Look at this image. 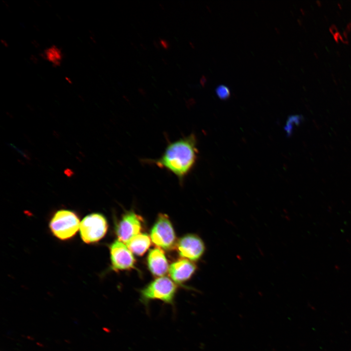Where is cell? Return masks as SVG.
<instances>
[{"label": "cell", "mask_w": 351, "mask_h": 351, "mask_svg": "<svg viewBox=\"0 0 351 351\" xmlns=\"http://www.w3.org/2000/svg\"><path fill=\"white\" fill-rule=\"evenodd\" d=\"M108 223L101 214L93 213L86 215L80 224L79 232L82 240L86 243L100 240L106 234Z\"/></svg>", "instance_id": "cell-4"}, {"label": "cell", "mask_w": 351, "mask_h": 351, "mask_svg": "<svg viewBox=\"0 0 351 351\" xmlns=\"http://www.w3.org/2000/svg\"><path fill=\"white\" fill-rule=\"evenodd\" d=\"M215 91L218 97L222 100L227 99L230 97V89L225 85L221 84L217 86Z\"/></svg>", "instance_id": "cell-13"}, {"label": "cell", "mask_w": 351, "mask_h": 351, "mask_svg": "<svg viewBox=\"0 0 351 351\" xmlns=\"http://www.w3.org/2000/svg\"><path fill=\"white\" fill-rule=\"evenodd\" d=\"M152 242L158 247L170 250L176 245V237L172 223L167 215L160 214L150 234Z\"/></svg>", "instance_id": "cell-5"}, {"label": "cell", "mask_w": 351, "mask_h": 351, "mask_svg": "<svg viewBox=\"0 0 351 351\" xmlns=\"http://www.w3.org/2000/svg\"><path fill=\"white\" fill-rule=\"evenodd\" d=\"M162 60L165 64H167V61L164 58H162Z\"/></svg>", "instance_id": "cell-18"}, {"label": "cell", "mask_w": 351, "mask_h": 351, "mask_svg": "<svg viewBox=\"0 0 351 351\" xmlns=\"http://www.w3.org/2000/svg\"><path fill=\"white\" fill-rule=\"evenodd\" d=\"M151 245L150 237L146 234H139L131 238L126 245L132 253L140 256L148 250Z\"/></svg>", "instance_id": "cell-11"}, {"label": "cell", "mask_w": 351, "mask_h": 351, "mask_svg": "<svg viewBox=\"0 0 351 351\" xmlns=\"http://www.w3.org/2000/svg\"><path fill=\"white\" fill-rule=\"evenodd\" d=\"M159 44L160 46L165 50H168L170 48V44L165 39L159 38Z\"/></svg>", "instance_id": "cell-14"}, {"label": "cell", "mask_w": 351, "mask_h": 351, "mask_svg": "<svg viewBox=\"0 0 351 351\" xmlns=\"http://www.w3.org/2000/svg\"><path fill=\"white\" fill-rule=\"evenodd\" d=\"M198 153L196 136L191 134L168 144L159 158L148 160L173 173L182 184L194 167Z\"/></svg>", "instance_id": "cell-1"}, {"label": "cell", "mask_w": 351, "mask_h": 351, "mask_svg": "<svg viewBox=\"0 0 351 351\" xmlns=\"http://www.w3.org/2000/svg\"><path fill=\"white\" fill-rule=\"evenodd\" d=\"M153 44L156 49H159V44H158L156 40L153 41Z\"/></svg>", "instance_id": "cell-16"}, {"label": "cell", "mask_w": 351, "mask_h": 351, "mask_svg": "<svg viewBox=\"0 0 351 351\" xmlns=\"http://www.w3.org/2000/svg\"><path fill=\"white\" fill-rule=\"evenodd\" d=\"M140 45L142 46V47L144 49H146V48L145 47V46H144L141 43V44H140Z\"/></svg>", "instance_id": "cell-20"}, {"label": "cell", "mask_w": 351, "mask_h": 351, "mask_svg": "<svg viewBox=\"0 0 351 351\" xmlns=\"http://www.w3.org/2000/svg\"><path fill=\"white\" fill-rule=\"evenodd\" d=\"M79 219L73 211L60 210L52 216L49 227L53 234L61 240H67L73 237L80 226Z\"/></svg>", "instance_id": "cell-3"}, {"label": "cell", "mask_w": 351, "mask_h": 351, "mask_svg": "<svg viewBox=\"0 0 351 351\" xmlns=\"http://www.w3.org/2000/svg\"><path fill=\"white\" fill-rule=\"evenodd\" d=\"M112 269L115 271L129 270L135 268V259L124 243L117 240L110 246Z\"/></svg>", "instance_id": "cell-6"}, {"label": "cell", "mask_w": 351, "mask_h": 351, "mask_svg": "<svg viewBox=\"0 0 351 351\" xmlns=\"http://www.w3.org/2000/svg\"><path fill=\"white\" fill-rule=\"evenodd\" d=\"M147 264L151 273L156 276H162L169 270V266L163 251L159 248L150 251L147 257Z\"/></svg>", "instance_id": "cell-10"}, {"label": "cell", "mask_w": 351, "mask_h": 351, "mask_svg": "<svg viewBox=\"0 0 351 351\" xmlns=\"http://www.w3.org/2000/svg\"><path fill=\"white\" fill-rule=\"evenodd\" d=\"M177 286L170 278L159 277L140 291V301L146 307L153 300H160L173 306Z\"/></svg>", "instance_id": "cell-2"}, {"label": "cell", "mask_w": 351, "mask_h": 351, "mask_svg": "<svg viewBox=\"0 0 351 351\" xmlns=\"http://www.w3.org/2000/svg\"><path fill=\"white\" fill-rule=\"evenodd\" d=\"M142 223V218L134 212L125 213L116 227L118 240L127 243L131 238L140 234Z\"/></svg>", "instance_id": "cell-7"}, {"label": "cell", "mask_w": 351, "mask_h": 351, "mask_svg": "<svg viewBox=\"0 0 351 351\" xmlns=\"http://www.w3.org/2000/svg\"><path fill=\"white\" fill-rule=\"evenodd\" d=\"M194 263L187 259H178L173 262L169 268V274L173 280L178 284L189 280L196 270Z\"/></svg>", "instance_id": "cell-9"}, {"label": "cell", "mask_w": 351, "mask_h": 351, "mask_svg": "<svg viewBox=\"0 0 351 351\" xmlns=\"http://www.w3.org/2000/svg\"><path fill=\"white\" fill-rule=\"evenodd\" d=\"M137 90H138V91L140 93H141L142 94H145V90H144L143 88H138Z\"/></svg>", "instance_id": "cell-17"}, {"label": "cell", "mask_w": 351, "mask_h": 351, "mask_svg": "<svg viewBox=\"0 0 351 351\" xmlns=\"http://www.w3.org/2000/svg\"><path fill=\"white\" fill-rule=\"evenodd\" d=\"M159 6L161 7V8L163 10L164 9V6L161 4V3H159Z\"/></svg>", "instance_id": "cell-19"}, {"label": "cell", "mask_w": 351, "mask_h": 351, "mask_svg": "<svg viewBox=\"0 0 351 351\" xmlns=\"http://www.w3.org/2000/svg\"><path fill=\"white\" fill-rule=\"evenodd\" d=\"M207 82V78L204 75H202L200 79V83L202 86L204 87Z\"/></svg>", "instance_id": "cell-15"}, {"label": "cell", "mask_w": 351, "mask_h": 351, "mask_svg": "<svg viewBox=\"0 0 351 351\" xmlns=\"http://www.w3.org/2000/svg\"><path fill=\"white\" fill-rule=\"evenodd\" d=\"M42 58L54 67L60 66L63 59L61 49L56 45L46 48L41 54Z\"/></svg>", "instance_id": "cell-12"}, {"label": "cell", "mask_w": 351, "mask_h": 351, "mask_svg": "<svg viewBox=\"0 0 351 351\" xmlns=\"http://www.w3.org/2000/svg\"><path fill=\"white\" fill-rule=\"evenodd\" d=\"M179 254L190 260L199 259L205 251L203 240L197 235L187 234L181 237L176 243Z\"/></svg>", "instance_id": "cell-8"}]
</instances>
